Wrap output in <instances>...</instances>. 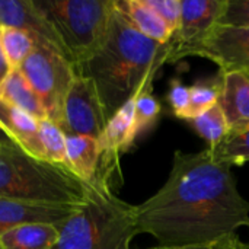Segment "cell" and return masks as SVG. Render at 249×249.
Listing matches in <instances>:
<instances>
[{
	"label": "cell",
	"mask_w": 249,
	"mask_h": 249,
	"mask_svg": "<svg viewBox=\"0 0 249 249\" xmlns=\"http://www.w3.org/2000/svg\"><path fill=\"white\" fill-rule=\"evenodd\" d=\"M209 149V147H207ZM213 158L228 166H242L249 162V128L241 133H231L219 146L210 149Z\"/></svg>",
	"instance_id": "20"
},
{
	"label": "cell",
	"mask_w": 249,
	"mask_h": 249,
	"mask_svg": "<svg viewBox=\"0 0 249 249\" xmlns=\"http://www.w3.org/2000/svg\"><path fill=\"white\" fill-rule=\"evenodd\" d=\"M174 44L156 42L133 29L115 9L102 45L83 63L76 73L90 79L98 90L107 120L139 90L153 85L156 73L169 63Z\"/></svg>",
	"instance_id": "2"
},
{
	"label": "cell",
	"mask_w": 249,
	"mask_h": 249,
	"mask_svg": "<svg viewBox=\"0 0 249 249\" xmlns=\"http://www.w3.org/2000/svg\"><path fill=\"white\" fill-rule=\"evenodd\" d=\"M61 225L31 223L0 235V249H53L60 238Z\"/></svg>",
	"instance_id": "17"
},
{
	"label": "cell",
	"mask_w": 249,
	"mask_h": 249,
	"mask_svg": "<svg viewBox=\"0 0 249 249\" xmlns=\"http://www.w3.org/2000/svg\"><path fill=\"white\" fill-rule=\"evenodd\" d=\"M0 128L25 153L42 159L44 150L39 140V120L7 104L0 98Z\"/></svg>",
	"instance_id": "13"
},
{
	"label": "cell",
	"mask_w": 249,
	"mask_h": 249,
	"mask_svg": "<svg viewBox=\"0 0 249 249\" xmlns=\"http://www.w3.org/2000/svg\"><path fill=\"white\" fill-rule=\"evenodd\" d=\"M139 235L134 206L118 198L111 184H90L88 200L60 226L53 249H130Z\"/></svg>",
	"instance_id": "3"
},
{
	"label": "cell",
	"mask_w": 249,
	"mask_h": 249,
	"mask_svg": "<svg viewBox=\"0 0 249 249\" xmlns=\"http://www.w3.org/2000/svg\"><path fill=\"white\" fill-rule=\"evenodd\" d=\"M9 144H15L3 131H1V128H0V146H9Z\"/></svg>",
	"instance_id": "30"
},
{
	"label": "cell",
	"mask_w": 249,
	"mask_h": 249,
	"mask_svg": "<svg viewBox=\"0 0 249 249\" xmlns=\"http://www.w3.org/2000/svg\"><path fill=\"white\" fill-rule=\"evenodd\" d=\"M101 162L99 140L88 136L66 134V168L86 184L96 179Z\"/></svg>",
	"instance_id": "15"
},
{
	"label": "cell",
	"mask_w": 249,
	"mask_h": 249,
	"mask_svg": "<svg viewBox=\"0 0 249 249\" xmlns=\"http://www.w3.org/2000/svg\"><path fill=\"white\" fill-rule=\"evenodd\" d=\"M80 206L0 198V235L31 223L63 225Z\"/></svg>",
	"instance_id": "11"
},
{
	"label": "cell",
	"mask_w": 249,
	"mask_h": 249,
	"mask_svg": "<svg viewBox=\"0 0 249 249\" xmlns=\"http://www.w3.org/2000/svg\"><path fill=\"white\" fill-rule=\"evenodd\" d=\"M90 184L66 166L36 159L19 146H0V198L82 206Z\"/></svg>",
	"instance_id": "4"
},
{
	"label": "cell",
	"mask_w": 249,
	"mask_h": 249,
	"mask_svg": "<svg viewBox=\"0 0 249 249\" xmlns=\"http://www.w3.org/2000/svg\"><path fill=\"white\" fill-rule=\"evenodd\" d=\"M168 101L177 118L179 120L188 118V109H190V88L188 86H185L181 80L174 79L169 86Z\"/></svg>",
	"instance_id": "24"
},
{
	"label": "cell",
	"mask_w": 249,
	"mask_h": 249,
	"mask_svg": "<svg viewBox=\"0 0 249 249\" xmlns=\"http://www.w3.org/2000/svg\"><path fill=\"white\" fill-rule=\"evenodd\" d=\"M9 71L7 66H6V61L3 58V54H1V47H0V80L6 76V73Z\"/></svg>",
	"instance_id": "29"
},
{
	"label": "cell",
	"mask_w": 249,
	"mask_h": 249,
	"mask_svg": "<svg viewBox=\"0 0 249 249\" xmlns=\"http://www.w3.org/2000/svg\"><path fill=\"white\" fill-rule=\"evenodd\" d=\"M219 25L249 26V0H226Z\"/></svg>",
	"instance_id": "25"
},
{
	"label": "cell",
	"mask_w": 249,
	"mask_h": 249,
	"mask_svg": "<svg viewBox=\"0 0 249 249\" xmlns=\"http://www.w3.org/2000/svg\"><path fill=\"white\" fill-rule=\"evenodd\" d=\"M0 47L7 69H20L35 48L34 39L23 31L0 25Z\"/></svg>",
	"instance_id": "18"
},
{
	"label": "cell",
	"mask_w": 249,
	"mask_h": 249,
	"mask_svg": "<svg viewBox=\"0 0 249 249\" xmlns=\"http://www.w3.org/2000/svg\"><path fill=\"white\" fill-rule=\"evenodd\" d=\"M188 123L198 133V136L207 142L209 149H214L216 146H219L231 133L226 117L219 104L193 117L191 120H188Z\"/></svg>",
	"instance_id": "19"
},
{
	"label": "cell",
	"mask_w": 249,
	"mask_h": 249,
	"mask_svg": "<svg viewBox=\"0 0 249 249\" xmlns=\"http://www.w3.org/2000/svg\"><path fill=\"white\" fill-rule=\"evenodd\" d=\"M20 71L38 95L47 118L60 127L64 101L76 79L74 64L47 47L35 45Z\"/></svg>",
	"instance_id": "6"
},
{
	"label": "cell",
	"mask_w": 249,
	"mask_h": 249,
	"mask_svg": "<svg viewBox=\"0 0 249 249\" xmlns=\"http://www.w3.org/2000/svg\"><path fill=\"white\" fill-rule=\"evenodd\" d=\"M220 89L222 83L219 76L212 82H198L193 85L190 88V109L187 121L214 107L219 102Z\"/></svg>",
	"instance_id": "23"
},
{
	"label": "cell",
	"mask_w": 249,
	"mask_h": 249,
	"mask_svg": "<svg viewBox=\"0 0 249 249\" xmlns=\"http://www.w3.org/2000/svg\"><path fill=\"white\" fill-rule=\"evenodd\" d=\"M225 6L226 0H181V19L172 36L169 63L191 55L193 50L219 25Z\"/></svg>",
	"instance_id": "8"
},
{
	"label": "cell",
	"mask_w": 249,
	"mask_h": 249,
	"mask_svg": "<svg viewBox=\"0 0 249 249\" xmlns=\"http://www.w3.org/2000/svg\"><path fill=\"white\" fill-rule=\"evenodd\" d=\"M39 140L45 160L66 166V134L48 118L39 120Z\"/></svg>",
	"instance_id": "22"
},
{
	"label": "cell",
	"mask_w": 249,
	"mask_h": 249,
	"mask_svg": "<svg viewBox=\"0 0 249 249\" xmlns=\"http://www.w3.org/2000/svg\"><path fill=\"white\" fill-rule=\"evenodd\" d=\"M153 12H156L172 29H178L181 19V0H143Z\"/></svg>",
	"instance_id": "26"
},
{
	"label": "cell",
	"mask_w": 249,
	"mask_h": 249,
	"mask_svg": "<svg viewBox=\"0 0 249 249\" xmlns=\"http://www.w3.org/2000/svg\"><path fill=\"white\" fill-rule=\"evenodd\" d=\"M216 249H249V241H242L236 233L219 241Z\"/></svg>",
	"instance_id": "27"
},
{
	"label": "cell",
	"mask_w": 249,
	"mask_h": 249,
	"mask_svg": "<svg viewBox=\"0 0 249 249\" xmlns=\"http://www.w3.org/2000/svg\"><path fill=\"white\" fill-rule=\"evenodd\" d=\"M162 111L160 102L153 95V85H149L134 96V127L137 137L152 128Z\"/></svg>",
	"instance_id": "21"
},
{
	"label": "cell",
	"mask_w": 249,
	"mask_h": 249,
	"mask_svg": "<svg viewBox=\"0 0 249 249\" xmlns=\"http://www.w3.org/2000/svg\"><path fill=\"white\" fill-rule=\"evenodd\" d=\"M191 55L216 63L222 74L249 71V26L216 25L193 50Z\"/></svg>",
	"instance_id": "9"
},
{
	"label": "cell",
	"mask_w": 249,
	"mask_h": 249,
	"mask_svg": "<svg viewBox=\"0 0 249 249\" xmlns=\"http://www.w3.org/2000/svg\"><path fill=\"white\" fill-rule=\"evenodd\" d=\"M0 98L36 120L47 118L45 109L20 69H10L0 80Z\"/></svg>",
	"instance_id": "16"
},
{
	"label": "cell",
	"mask_w": 249,
	"mask_h": 249,
	"mask_svg": "<svg viewBox=\"0 0 249 249\" xmlns=\"http://www.w3.org/2000/svg\"><path fill=\"white\" fill-rule=\"evenodd\" d=\"M58 34L69 60H88L104 42L114 0H34Z\"/></svg>",
	"instance_id": "5"
},
{
	"label": "cell",
	"mask_w": 249,
	"mask_h": 249,
	"mask_svg": "<svg viewBox=\"0 0 249 249\" xmlns=\"http://www.w3.org/2000/svg\"><path fill=\"white\" fill-rule=\"evenodd\" d=\"M0 25L26 32L35 45L47 47L69 60L58 34L34 0H0Z\"/></svg>",
	"instance_id": "10"
},
{
	"label": "cell",
	"mask_w": 249,
	"mask_h": 249,
	"mask_svg": "<svg viewBox=\"0 0 249 249\" xmlns=\"http://www.w3.org/2000/svg\"><path fill=\"white\" fill-rule=\"evenodd\" d=\"M222 89L219 107L222 108L231 133L249 128V71L219 73ZM229 133V134H231Z\"/></svg>",
	"instance_id": "12"
},
{
	"label": "cell",
	"mask_w": 249,
	"mask_h": 249,
	"mask_svg": "<svg viewBox=\"0 0 249 249\" xmlns=\"http://www.w3.org/2000/svg\"><path fill=\"white\" fill-rule=\"evenodd\" d=\"M115 9L133 29L156 42L166 44L175 34L143 0H115Z\"/></svg>",
	"instance_id": "14"
},
{
	"label": "cell",
	"mask_w": 249,
	"mask_h": 249,
	"mask_svg": "<svg viewBox=\"0 0 249 249\" xmlns=\"http://www.w3.org/2000/svg\"><path fill=\"white\" fill-rule=\"evenodd\" d=\"M108 120L93 82L76 73V79L67 93L60 128L64 134L101 139Z\"/></svg>",
	"instance_id": "7"
},
{
	"label": "cell",
	"mask_w": 249,
	"mask_h": 249,
	"mask_svg": "<svg viewBox=\"0 0 249 249\" xmlns=\"http://www.w3.org/2000/svg\"><path fill=\"white\" fill-rule=\"evenodd\" d=\"M147 249H216V244H204V245H159Z\"/></svg>",
	"instance_id": "28"
},
{
	"label": "cell",
	"mask_w": 249,
	"mask_h": 249,
	"mask_svg": "<svg viewBox=\"0 0 249 249\" xmlns=\"http://www.w3.org/2000/svg\"><path fill=\"white\" fill-rule=\"evenodd\" d=\"M139 233L160 245H204L249 228V201L242 197L231 166L217 162L210 149L174 153L163 187L134 206Z\"/></svg>",
	"instance_id": "1"
}]
</instances>
